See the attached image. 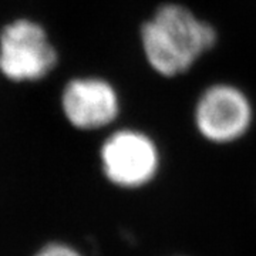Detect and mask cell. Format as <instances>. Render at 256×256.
Wrapping results in <instances>:
<instances>
[{"label":"cell","instance_id":"6da1fadb","mask_svg":"<svg viewBox=\"0 0 256 256\" xmlns=\"http://www.w3.org/2000/svg\"><path fill=\"white\" fill-rule=\"evenodd\" d=\"M141 50L148 67L164 78L188 73L218 43L208 20L181 3L160 4L140 28Z\"/></svg>","mask_w":256,"mask_h":256},{"label":"cell","instance_id":"7a4b0ae2","mask_svg":"<svg viewBox=\"0 0 256 256\" xmlns=\"http://www.w3.org/2000/svg\"><path fill=\"white\" fill-rule=\"evenodd\" d=\"M192 120L202 140L215 146H229L250 131L255 107L248 92L236 84L214 82L198 96Z\"/></svg>","mask_w":256,"mask_h":256},{"label":"cell","instance_id":"3957f363","mask_svg":"<svg viewBox=\"0 0 256 256\" xmlns=\"http://www.w3.org/2000/svg\"><path fill=\"white\" fill-rule=\"evenodd\" d=\"M100 161L106 180L121 190H141L156 180L161 170V150L141 130L122 128L102 142Z\"/></svg>","mask_w":256,"mask_h":256},{"label":"cell","instance_id":"277c9868","mask_svg":"<svg viewBox=\"0 0 256 256\" xmlns=\"http://www.w3.org/2000/svg\"><path fill=\"white\" fill-rule=\"evenodd\" d=\"M56 64V52L44 30L28 20L4 28L0 37V68L14 82L44 77Z\"/></svg>","mask_w":256,"mask_h":256},{"label":"cell","instance_id":"5b68a950","mask_svg":"<svg viewBox=\"0 0 256 256\" xmlns=\"http://www.w3.org/2000/svg\"><path fill=\"white\" fill-rule=\"evenodd\" d=\"M63 110L76 128L100 130L118 117V94L102 78H77L68 82L64 90Z\"/></svg>","mask_w":256,"mask_h":256},{"label":"cell","instance_id":"8992f818","mask_svg":"<svg viewBox=\"0 0 256 256\" xmlns=\"http://www.w3.org/2000/svg\"><path fill=\"white\" fill-rule=\"evenodd\" d=\"M32 256H84L73 245L62 242V240H53L47 242L43 246H40Z\"/></svg>","mask_w":256,"mask_h":256}]
</instances>
